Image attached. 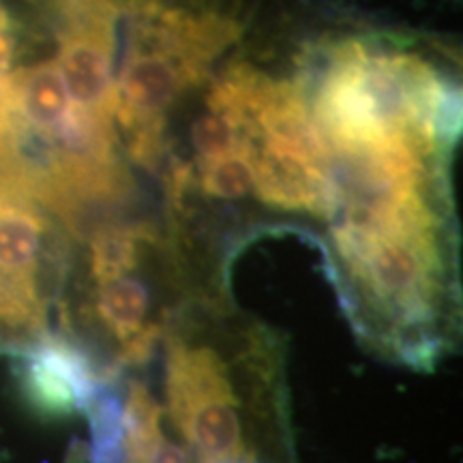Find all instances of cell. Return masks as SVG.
<instances>
[{
    "label": "cell",
    "mask_w": 463,
    "mask_h": 463,
    "mask_svg": "<svg viewBox=\"0 0 463 463\" xmlns=\"http://www.w3.org/2000/svg\"><path fill=\"white\" fill-rule=\"evenodd\" d=\"M195 78L172 56L157 50L133 48L129 61L114 82L112 116L136 133L161 125V114Z\"/></svg>",
    "instance_id": "3"
},
{
    "label": "cell",
    "mask_w": 463,
    "mask_h": 463,
    "mask_svg": "<svg viewBox=\"0 0 463 463\" xmlns=\"http://www.w3.org/2000/svg\"><path fill=\"white\" fill-rule=\"evenodd\" d=\"M202 189L219 200H241L253 189V170L247 150L239 146L236 153L202 164Z\"/></svg>",
    "instance_id": "7"
},
{
    "label": "cell",
    "mask_w": 463,
    "mask_h": 463,
    "mask_svg": "<svg viewBox=\"0 0 463 463\" xmlns=\"http://www.w3.org/2000/svg\"><path fill=\"white\" fill-rule=\"evenodd\" d=\"M241 146L251 161L253 189L266 204L288 211H333V184L326 167L286 153L264 140L256 146L242 136Z\"/></svg>",
    "instance_id": "4"
},
{
    "label": "cell",
    "mask_w": 463,
    "mask_h": 463,
    "mask_svg": "<svg viewBox=\"0 0 463 463\" xmlns=\"http://www.w3.org/2000/svg\"><path fill=\"white\" fill-rule=\"evenodd\" d=\"M140 262V234L129 228L108 225L90 239L89 273L92 288L133 275Z\"/></svg>",
    "instance_id": "6"
},
{
    "label": "cell",
    "mask_w": 463,
    "mask_h": 463,
    "mask_svg": "<svg viewBox=\"0 0 463 463\" xmlns=\"http://www.w3.org/2000/svg\"><path fill=\"white\" fill-rule=\"evenodd\" d=\"M112 17L73 15L61 34L58 71L78 108L112 120Z\"/></svg>",
    "instance_id": "2"
},
{
    "label": "cell",
    "mask_w": 463,
    "mask_h": 463,
    "mask_svg": "<svg viewBox=\"0 0 463 463\" xmlns=\"http://www.w3.org/2000/svg\"><path fill=\"white\" fill-rule=\"evenodd\" d=\"M3 89L11 109L45 137L56 136L73 112V101L56 62L20 69L11 73Z\"/></svg>",
    "instance_id": "5"
},
{
    "label": "cell",
    "mask_w": 463,
    "mask_h": 463,
    "mask_svg": "<svg viewBox=\"0 0 463 463\" xmlns=\"http://www.w3.org/2000/svg\"><path fill=\"white\" fill-rule=\"evenodd\" d=\"M165 408L195 463H294L281 392L273 386L249 391L208 341L172 335Z\"/></svg>",
    "instance_id": "1"
},
{
    "label": "cell",
    "mask_w": 463,
    "mask_h": 463,
    "mask_svg": "<svg viewBox=\"0 0 463 463\" xmlns=\"http://www.w3.org/2000/svg\"><path fill=\"white\" fill-rule=\"evenodd\" d=\"M9 24H15V20H14V15H11L7 3H5V0H0V26H9Z\"/></svg>",
    "instance_id": "10"
},
{
    "label": "cell",
    "mask_w": 463,
    "mask_h": 463,
    "mask_svg": "<svg viewBox=\"0 0 463 463\" xmlns=\"http://www.w3.org/2000/svg\"><path fill=\"white\" fill-rule=\"evenodd\" d=\"M241 140L242 131L239 123L230 114L217 112V109L200 116L191 127V142H194L195 153L200 155L204 164L236 153Z\"/></svg>",
    "instance_id": "8"
},
{
    "label": "cell",
    "mask_w": 463,
    "mask_h": 463,
    "mask_svg": "<svg viewBox=\"0 0 463 463\" xmlns=\"http://www.w3.org/2000/svg\"><path fill=\"white\" fill-rule=\"evenodd\" d=\"M17 54V26H0V86L11 78V65Z\"/></svg>",
    "instance_id": "9"
}]
</instances>
